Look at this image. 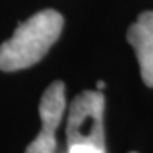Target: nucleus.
<instances>
[{"label":"nucleus","instance_id":"39448f33","mask_svg":"<svg viewBox=\"0 0 153 153\" xmlns=\"http://www.w3.org/2000/svg\"><path fill=\"white\" fill-rule=\"evenodd\" d=\"M67 153H105V149H99L95 145H88V144H78V145H71Z\"/></svg>","mask_w":153,"mask_h":153},{"label":"nucleus","instance_id":"f257e3e1","mask_svg":"<svg viewBox=\"0 0 153 153\" xmlns=\"http://www.w3.org/2000/svg\"><path fill=\"white\" fill-rule=\"evenodd\" d=\"M64 19L55 10H42L19 22L13 36L0 45V71L16 72L42 59L62 31Z\"/></svg>","mask_w":153,"mask_h":153},{"label":"nucleus","instance_id":"f03ea898","mask_svg":"<svg viewBox=\"0 0 153 153\" xmlns=\"http://www.w3.org/2000/svg\"><path fill=\"white\" fill-rule=\"evenodd\" d=\"M105 97L100 91H83L72 100L67 117V147L78 144L105 149Z\"/></svg>","mask_w":153,"mask_h":153},{"label":"nucleus","instance_id":"20e7f679","mask_svg":"<svg viewBox=\"0 0 153 153\" xmlns=\"http://www.w3.org/2000/svg\"><path fill=\"white\" fill-rule=\"evenodd\" d=\"M127 39L134 48L142 81L153 88V11H144L128 28Z\"/></svg>","mask_w":153,"mask_h":153},{"label":"nucleus","instance_id":"0eeeda50","mask_svg":"<svg viewBox=\"0 0 153 153\" xmlns=\"http://www.w3.org/2000/svg\"><path fill=\"white\" fill-rule=\"evenodd\" d=\"M131 153H136V152H131Z\"/></svg>","mask_w":153,"mask_h":153},{"label":"nucleus","instance_id":"7ed1b4c3","mask_svg":"<svg viewBox=\"0 0 153 153\" xmlns=\"http://www.w3.org/2000/svg\"><path fill=\"white\" fill-rule=\"evenodd\" d=\"M66 109V86L56 80L48 86L39 102L41 116V131L36 139L27 147L25 153H55L56 150V137L55 131L58 130L62 114Z\"/></svg>","mask_w":153,"mask_h":153},{"label":"nucleus","instance_id":"423d86ee","mask_svg":"<svg viewBox=\"0 0 153 153\" xmlns=\"http://www.w3.org/2000/svg\"><path fill=\"white\" fill-rule=\"evenodd\" d=\"M103 88H105V81H99V83H97V89H99V91L103 89Z\"/></svg>","mask_w":153,"mask_h":153}]
</instances>
